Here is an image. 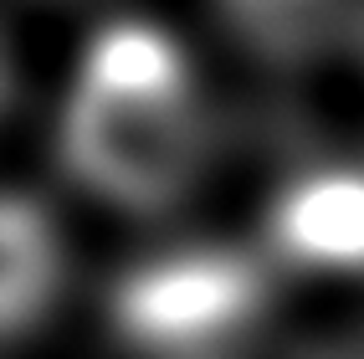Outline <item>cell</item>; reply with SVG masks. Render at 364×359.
<instances>
[{
  "instance_id": "6da1fadb",
  "label": "cell",
  "mask_w": 364,
  "mask_h": 359,
  "mask_svg": "<svg viewBox=\"0 0 364 359\" xmlns=\"http://www.w3.org/2000/svg\"><path fill=\"white\" fill-rule=\"evenodd\" d=\"M67 154L87 185L129 205H159L196 170V118L185 87L118 92L77 82Z\"/></svg>"
},
{
  "instance_id": "7a4b0ae2",
  "label": "cell",
  "mask_w": 364,
  "mask_h": 359,
  "mask_svg": "<svg viewBox=\"0 0 364 359\" xmlns=\"http://www.w3.org/2000/svg\"><path fill=\"white\" fill-rule=\"evenodd\" d=\"M247 308H252V272L231 257L200 252L139 272L118 298V318L144 344L190 349L241 323Z\"/></svg>"
},
{
  "instance_id": "3957f363",
  "label": "cell",
  "mask_w": 364,
  "mask_h": 359,
  "mask_svg": "<svg viewBox=\"0 0 364 359\" xmlns=\"http://www.w3.org/2000/svg\"><path fill=\"white\" fill-rule=\"evenodd\" d=\"M277 242L303 262L364 267V175H313L277 210Z\"/></svg>"
},
{
  "instance_id": "277c9868",
  "label": "cell",
  "mask_w": 364,
  "mask_h": 359,
  "mask_svg": "<svg viewBox=\"0 0 364 359\" xmlns=\"http://www.w3.org/2000/svg\"><path fill=\"white\" fill-rule=\"evenodd\" d=\"M0 272H6V318L21 328L52 282V242H46L41 215L26 200L6 205V262H0Z\"/></svg>"
}]
</instances>
